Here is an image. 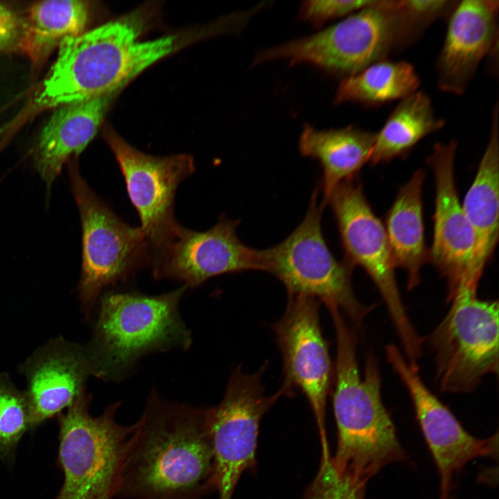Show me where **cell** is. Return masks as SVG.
<instances>
[{
    "instance_id": "cell-1",
    "label": "cell",
    "mask_w": 499,
    "mask_h": 499,
    "mask_svg": "<svg viewBox=\"0 0 499 499\" xmlns=\"http://www.w3.org/2000/svg\"><path fill=\"white\" fill-rule=\"evenodd\" d=\"M214 491L209 408L152 389L129 439L116 498L204 499Z\"/></svg>"
},
{
    "instance_id": "cell-2",
    "label": "cell",
    "mask_w": 499,
    "mask_h": 499,
    "mask_svg": "<svg viewBox=\"0 0 499 499\" xmlns=\"http://www.w3.org/2000/svg\"><path fill=\"white\" fill-rule=\"evenodd\" d=\"M329 311L337 342L332 401L338 444L332 460L340 473L366 485L385 466L406 461L407 455L382 400L377 360L368 355L361 374L356 327L338 309Z\"/></svg>"
},
{
    "instance_id": "cell-3",
    "label": "cell",
    "mask_w": 499,
    "mask_h": 499,
    "mask_svg": "<svg viewBox=\"0 0 499 499\" xmlns=\"http://www.w3.org/2000/svg\"><path fill=\"white\" fill-rule=\"evenodd\" d=\"M146 16L143 10H135L64 40L37 96V104L64 105L121 91L177 50L175 35L141 40Z\"/></svg>"
},
{
    "instance_id": "cell-4",
    "label": "cell",
    "mask_w": 499,
    "mask_h": 499,
    "mask_svg": "<svg viewBox=\"0 0 499 499\" xmlns=\"http://www.w3.org/2000/svg\"><path fill=\"white\" fill-rule=\"evenodd\" d=\"M187 287L158 295L110 292L99 299L93 336L86 344L94 376L119 381L150 353L188 349L191 333L179 311Z\"/></svg>"
},
{
    "instance_id": "cell-5",
    "label": "cell",
    "mask_w": 499,
    "mask_h": 499,
    "mask_svg": "<svg viewBox=\"0 0 499 499\" xmlns=\"http://www.w3.org/2000/svg\"><path fill=\"white\" fill-rule=\"evenodd\" d=\"M408 46L399 0H374L319 32L262 51L254 63L283 59L347 78Z\"/></svg>"
},
{
    "instance_id": "cell-6",
    "label": "cell",
    "mask_w": 499,
    "mask_h": 499,
    "mask_svg": "<svg viewBox=\"0 0 499 499\" xmlns=\"http://www.w3.org/2000/svg\"><path fill=\"white\" fill-rule=\"evenodd\" d=\"M91 396L84 392L58 414V463L64 482L55 499L116 498L121 466L134 423H119L120 402L101 414L89 412Z\"/></svg>"
},
{
    "instance_id": "cell-7",
    "label": "cell",
    "mask_w": 499,
    "mask_h": 499,
    "mask_svg": "<svg viewBox=\"0 0 499 499\" xmlns=\"http://www.w3.org/2000/svg\"><path fill=\"white\" fill-rule=\"evenodd\" d=\"M69 177L82 229V265L78 285L86 318L110 286L150 265V249L141 227L125 222L90 188L76 159L68 162Z\"/></svg>"
},
{
    "instance_id": "cell-8",
    "label": "cell",
    "mask_w": 499,
    "mask_h": 499,
    "mask_svg": "<svg viewBox=\"0 0 499 499\" xmlns=\"http://www.w3.org/2000/svg\"><path fill=\"white\" fill-rule=\"evenodd\" d=\"M319 189L310 198L299 225L281 243L263 250L264 271L285 286L288 295H304L336 307L359 327L373 306H365L356 298L351 286L353 267L338 261L332 254L322 229L323 207L319 204Z\"/></svg>"
},
{
    "instance_id": "cell-9",
    "label": "cell",
    "mask_w": 499,
    "mask_h": 499,
    "mask_svg": "<svg viewBox=\"0 0 499 499\" xmlns=\"http://www.w3.org/2000/svg\"><path fill=\"white\" fill-rule=\"evenodd\" d=\"M429 337L441 392L466 393L498 373V302L459 290Z\"/></svg>"
},
{
    "instance_id": "cell-10",
    "label": "cell",
    "mask_w": 499,
    "mask_h": 499,
    "mask_svg": "<svg viewBox=\"0 0 499 499\" xmlns=\"http://www.w3.org/2000/svg\"><path fill=\"white\" fill-rule=\"evenodd\" d=\"M328 204L333 212L345 254L353 268L360 266L372 279L387 307L406 358L417 362L423 339L412 324L397 286L384 225L376 216L355 178L340 183Z\"/></svg>"
},
{
    "instance_id": "cell-11",
    "label": "cell",
    "mask_w": 499,
    "mask_h": 499,
    "mask_svg": "<svg viewBox=\"0 0 499 499\" xmlns=\"http://www.w3.org/2000/svg\"><path fill=\"white\" fill-rule=\"evenodd\" d=\"M267 367L265 362L256 373L247 374L237 367L220 403L209 407L213 480L219 499H231L242 474L255 468L261 419L283 396L280 390L265 394L261 378Z\"/></svg>"
},
{
    "instance_id": "cell-12",
    "label": "cell",
    "mask_w": 499,
    "mask_h": 499,
    "mask_svg": "<svg viewBox=\"0 0 499 499\" xmlns=\"http://www.w3.org/2000/svg\"><path fill=\"white\" fill-rule=\"evenodd\" d=\"M319 304L312 297L288 295L285 312L272 328L283 359L280 391L287 396L297 390L304 394L317 426L321 456H326L330 454L326 408L335 369L320 324Z\"/></svg>"
},
{
    "instance_id": "cell-13",
    "label": "cell",
    "mask_w": 499,
    "mask_h": 499,
    "mask_svg": "<svg viewBox=\"0 0 499 499\" xmlns=\"http://www.w3.org/2000/svg\"><path fill=\"white\" fill-rule=\"evenodd\" d=\"M104 138L123 175L152 258L168 243L180 226L174 214L175 196L180 184L194 173V159L185 154H146L111 128H105Z\"/></svg>"
},
{
    "instance_id": "cell-14",
    "label": "cell",
    "mask_w": 499,
    "mask_h": 499,
    "mask_svg": "<svg viewBox=\"0 0 499 499\" xmlns=\"http://www.w3.org/2000/svg\"><path fill=\"white\" fill-rule=\"evenodd\" d=\"M385 351L388 362L408 390L417 419L437 467L439 499H446L454 478L469 462L484 457L498 459V432L487 439L471 435L427 387L417 365L406 360L394 344H388Z\"/></svg>"
},
{
    "instance_id": "cell-15",
    "label": "cell",
    "mask_w": 499,
    "mask_h": 499,
    "mask_svg": "<svg viewBox=\"0 0 499 499\" xmlns=\"http://www.w3.org/2000/svg\"><path fill=\"white\" fill-rule=\"evenodd\" d=\"M239 220L222 216L204 231L181 225L168 243L151 259L156 279H170L195 288L207 279L227 273L264 271L263 251L245 245L236 229Z\"/></svg>"
},
{
    "instance_id": "cell-16",
    "label": "cell",
    "mask_w": 499,
    "mask_h": 499,
    "mask_svg": "<svg viewBox=\"0 0 499 499\" xmlns=\"http://www.w3.org/2000/svg\"><path fill=\"white\" fill-rule=\"evenodd\" d=\"M457 147L455 139L448 143L438 142L428 159L435 186L433 238L429 261L446 281L448 302L461 290L471 291L469 277L474 249L473 232L456 187Z\"/></svg>"
},
{
    "instance_id": "cell-17",
    "label": "cell",
    "mask_w": 499,
    "mask_h": 499,
    "mask_svg": "<svg viewBox=\"0 0 499 499\" xmlns=\"http://www.w3.org/2000/svg\"><path fill=\"white\" fill-rule=\"evenodd\" d=\"M25 392L30 412V430L58 415L85 392L94 376L86 345L57 338L36 349L23 365Z\"/></svg>"
},
{
    "instance_id": "cell-18",
    "label": "cell",
    "mask_w": 499,
    "mask_h": 499,
    "mask_svg": "<svg viewBox=\"0 0 499 499\" xmlns=\"http://www.w3.org/2000/svg\"><path fill=\"white\" fill-rule=\"evenodd\" d=\"M498 0L457 1L437 60L440 90L455 95L466 91L482 59L498 47Z\"/></svg>"
},
{
    "instance_id": "cell-19",
    "label": "cell",
    "mask_w": 499,
    "mask_h": 499,
    "mask_svg": "<svg viewBox=\"0 0 499 499\" xmlns=\"http://www.w3.org/2000/svg\"><path fill=\"white\" fill-rule=\"evenodd\" d=\"M116 91L61 105L43 128L33 154L34 166L49 189L72 157L94 139L114 98Z\"/></svg>"
},
{
    "instance_id": "cell-20",
    "label": "cell",
    "mask_w": 499,
    "mask_h": 499,
    "mask_svg": "<svg viewBox=\"0 0 499 499\" xmlns=\"http://www.w3.org/2000/svg\"><path fill=\"white\" fill-rule=\"evenodd\" d=\"M499 109L492 112L489 141L474 180L462 205L474 236L469 277L470 290L477 292L479 281L498 240Z\"/></svg>"
},
{
    "instance_id": "cell-21",
    "label": "cell",
    "mask_w": 499,
    "mask_h": 499,
    "mask_svg": "<svg viewBox=\"0 0 499 499\" xmlns=\"http://www.w3.org/2000/svg\"><path fill=\"white\" fill-rule=\"evenodd\" d=\"M375 137V132L352 125L326 130L305 125L299 149L303 156L317 159L322 168L323 208L334 189L342 182L356 177L369 162Z\"/></svg>"
},
{
    "instance_id": "cell-22",
    "label": "cell",
    "mask_w": 499,
    "mask_h": 499,
    "mask_svg": "<svg viewBox=\"0 0 499 499\" xmlns=\"http://www.w3.org/2000/svg\"><path fill=\"white\" fill-rule=\"evenodd\" d=\"M426 172L417 170L402 185L387 213L385 229L394 266L406 272L408 289L420 283V272L429 261L424 236L423 185Z\"/></svg>"
},
{
    "instance_id": "cell-23",
    "label": "cell",
    "mask_w": 499,
    "mask_h": 499,
    "mask_svg": "<svg viewBox=\"0 0 499 499\" xmlns=\"http://www.w3.org/2000/svg\"><path fill=\"white\" fill-rule=\"evenodd\" d=\"M429 96L417 91L400 100L376 133L369 163L376 166L405 155L422 139L443 128Z\"/></svg>"
},
{
    "instance_id": "cell-24",
    "label": "cell",
    "mask_w": 499,
    "mask_h": 499,
    "mask_svg": "<svg viewBox=\"0 0 499 499\" xmlns=\"http://www.w3.org/2000/svg\"><path fill=\"white\" fill-rule=\"evenodd\" d=\"M87 1L54 0L33 5L24 22L20 49L36 64L43 62L67 39L82 33L87 23Z\"/></svg>"
},
{
    "instance_id": "cell-25",
    "label": "cell",
    "mask_w": 499,
    "mask_h": 499,
    "mask_svg": "<svg viewBox=\"0 0 499 499\" xmlns=\"http://www.w3.org/2000/svg\"><path fill=\"white\" fill-rule=\"evenodd\" d=\"M419 85V76L411 64L385 60L344 78L338 88L335 103L380 105L402 100L417 91Z\"/></svg>"
},
{
    "instance_id": "cell-26",
    "label": "cell",
    "mask_w": 499,
    "mask_h": 499,
    "mask_svg": "<svg viewBox=\"0 0 499 499\" xmlns=\"http://www.w3.org/2000/svg\"><path fill=\"white\" fill-rule=\"evenodd\" d=\"M30 430V412L25 392L18 389L9 376L0 374V457L10 464L17 445Z\"/></svg>"
},
{
    "instance_id": "cell-27",
    "label": "cell",
    "mask_w": 499,
    "mask_h": 499,
    "mask_svg": "<svg viewBox=\"0 0 499 499\" xmlns=\"http://www.w3.org/2000/svg\"><path fill=\"white\" fill-rule=\"evenodd\" d=\"M365 485L340 473L332 457H321L319 466L304 499H364Z\"/></svg>"
},
{
    "instance_id": "cell-28",
    "label": "cell",
    "mask_w": 499,
    "mask_h": 499,
    "mask_svg": "<svg viewBox=\"0 0 499 499\" xmlns=\"http://www.w3.org/2000/svg\"><path fill=\"white\" fill-rule=\"evenodd\" d=\"M374 0L306 1L300 8V17L314 26L353 13L372 3Z\"/></svg>"
},
{
    "instance_id": "cell-29",
    "label": "cell",
    "mask_w": 499,
    "mask_h": 499,
    "mask_svg": "<svg viewBox=\"0 0 499 499\" xmlns=\"http://www.w3.org/2000/svg\"><path fill=\"white\" fill-rule=\"evenodd\" d=\"M24 22L8 7L0 3V51L20 49Z\"/></svg>"
},
{
    "instance_id": "cell-30",
    "label": "cell",
    "mask_w": 499,
    "mask_h": 499,
    "mask_svg": "<svg viewBox=\"0 0 499 499\" xmlns=\"http://www.w3.org/2000/svg\"><path fill=\"white\" fill-rule=\"evenodd\" d=\"M446 499H450V498L448 497V498H446Z\"/></svg>"
}]
</instances>
